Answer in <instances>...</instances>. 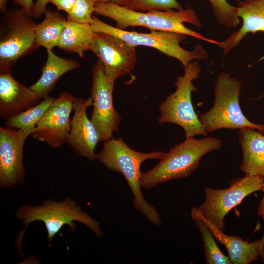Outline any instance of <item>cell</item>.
<instances>
[{
    "label": "cell",
    "mask_w": 264,
    "mask_h": 264,
    "mask_svg": "<svg viewBox=\"0 0 264 264\" xmlns=\"http://www.w3.org/2000/svg\"><path fill=\"white\" fill-rule=\"evenodd\" d=\"M114 21L115 27L125 30L131 26H143L151 30L176 32L191 36L216 45L220 42L208 39L186 27L184 22L201 27V24L192 8L181 10L139 12L110 2H97L94 13Z\"/></svg>",
    "instance_id": "1"
},
{
    "label": "cell",
    "mask_w": 264,
    "mask_h": 264,
    "mask_svg": "<svg viewBox=\"0 0 264 264\" xmlns=\"http://www.w3.org/2000/svg\"><path fill=\"white\" fill-rule=\"evenodd\" d=\"M165 152L141 153L129 147L121 138L113 137L104 141L96 159L108 169L121 173L126 179L133 196V206L153 224L161 226V220L155 208L144 198L141 190L142 163L149 159H161Z\"/></svg>",
    "instance_id": "2"
},
{
    "label": "cell",
    "mask_w": 264,
    "mask_h": 264,
    "mask_svg": "<svg viewBox=\"0 0 264 264\" xmlns=\"http://www.w3.org/2000/svg\"><path fill=\"white\" fill-rule=\"evenodd\" d=\"M221 146V140L215 137H186L184 142L166 153L156 165L142 173L141 187L149 190L161 183L190 176L205 154L219 150Z\"/></svg>",
    "instance_id": "3"
},
{
    "label": "cell",
    "mask_w": 264,
    "mask_h": 264,
    "mask_svg": "<svg viewBox=\"0 0 264 264\" xmlns=\"http://www.w3.org/2000/svg\"><path fill=\"white\" fill-rule=\"evenodd\" d=\"M242 84L226 72L220 73L215 82L212 107L198 115L207 133L221 129H255L264 134V124L251 122L243 114L239 103Z\"/></svg>",
    "instance_id": "4"
},
{
    "label": "cell",
    "mask_w": 264,
    "mask_h": 264,
    "mask_svg": "<svg viewBox=\"0 0 264 264\" xmlns=\"http://www.w3.org/2000/svg\"><path fill=\"white\" fill-rule=\"evenodd\" d=\"M16 216L25 225V228L19 234L16 242L20 254H21V242L25 229L29 224L36 220L42 221L45 224L49 243L64 225H68L74 231L76 228L74 223L75 221L87 226L98 237L103 234L99 222L83 212L73 200L69 198L60 202L47 200L41 205L37 206L22 207L18 210Z\"/></svg>",
    "instance_id": "5"
},
{
    "label": "cell",
    "mask_w": 264,
    "mask_h": 264,
    "mask_svg": "<svg viewBox=\"0 0 264 264\" xmlns=\"http://www.w3.org/2000/svg\"><path fill=\"white\" fill-rule=\"evenodd\" d=\"M184 75L178 76L175 83V91L168 96L159 106L158 123H171L180 126L186 137L207 134L201 124L193 106L191 94L198 90L193 84L199 77L201 67L197 61L184 67Z\"/></svg>",
    "instance_id": "6"
},
{
    "label": "cell",
    "mask_w": 264,
    "mask_h": 264,
    "mask_svg": "<svg viewBox=\"0 0 264 264\" xmlns=\"http://www.w3.org/2000/svg\"><path fill=\"white\" fill-rule=\"evenodd\" d=\"M32 16L21 7L8 10L0 25V73L11 72L22 58L39 46L36 37V23Z\"/></svg>",
    "instance_id": "7"
},
{
    "label": "cell",
    "mask_w": 264,
    "mask_h": 264,
    "mask_svg": "<svg viewBox=\"0 0 264 264\" xmlns=\"http://www.w3.org/2000/svg\"><path fill=\"white\" fill-rule=\"evenodd\" d=\"M95 32L110 34L120 38L129 44L146 46L157 49L161 53L179 61L183 67L194 60L209 58L206 50L201 44H198L192 50L182 48L180 44L187 35L173 32L151 30L150 33H140L121 30L107 24L93 16L91 24Z\"/></svg>",
    "instance_id": "8"
},
{
    "label": "cell",
    "mask_w": 264,
    "mask_h": 264,
    "mask_svg": "<svg viewBox=\"0 0 264 264\" xmlns=\"http://www.w3.org/2000/svg\"><path fill=\"white\" fill-rule=\"evenodd\" d=\"M264 186L263 177L245 174L243 177L234 180L226 189L206 187L205 200L197 208L207 220L220 230L224 231V219L227 214L247 196L263 191Z\"/></svg>",
    "instance_id": "9"
},
{
    "label": "cell",
    "mask_w": 264,
    "mask_h": 264,
    "mask_svg": "<svg viewBox=\"0 0 264 264\" xmlns=\"http://www.w3.org/2000/svg\"><path fill=\"white\" fill-rule=\"evenodd\" d=\"M114 86V82L106 76L102 63L97 61L92 68L90 97L93 108L90 119L97 131L100 142L113 138L121 121L113 105Z\"/></svg>",
    "instance_id": "10"
},
{
    "label": "cell",
    "mask_w": 264,
    "mask_h": 264,
    "mask_svg": "<svg viewBox=\"0 0 264 264\" xmlns=\"http://www.w3.org/2000/svg\"><path fill=\"white\" fill-rule=\"evenodd\" d=\"M136 47L113 35L95 32L89 50L102 63L106 76L114 82L134 69L137 61Z\"/></svg>",
    "instance_id": "11"
},
{
    "label": "cell",
    "mask_w": 264,
    "mask_h": 264,
    "mask_svg": "<svg viewBox=\"0 0 264 264\" xmlns=\"http://www.w3.org/2000/svg\"><path fill=\"white\" fill-rule=\"evenodd\" d=\"M76 99L68 92L60 94L38 122L30 135L52 148L61 147L66 142L70 130V114Z\"/></svg>",
    "instance_id": "12"
},
{
    "label": "cell",
    "mask_w": 264,
    "mask_h": 264,
    "mask_svg": "<svg viewBox=\"0 0 264 264\" xmlns=\"http://www.w3.org/2000/svg\"><path fill=\"white\" fill-rule=\"evenodd\" d=\"M32 132L0 127V185L10 188L21 184L25 172L23 151L25 142Z\"/></svg>",
    "instance_id": "13"
},
{
    "label": "cell",
    "mask_w": 264,
    "mask_h": 264,
    "mask_svg": "<svg viewBox=\"0 0 264 264\" xmlns=\"http://www.w3.org/2000/svg\"><path fill=\"white\" fill-rule=\"evenodd\" d=\"M93 105L90 97L76 98L73 106V115L66 143L78 155L89 160L96 159L95 151L100 142L97 131L87 115V109Z\"/></svg>",
    "instance_id": "14"
},
{
    "label": "cell",
    "mask_w": 264,
    "mask_h": 264,
    "mask_svg": "<svg viewBox=\"0 0 264 264\" xmlns=\"http://www.w3.org/2000/svg\"><path fill=\"white\" fill-rule=\"evenodd\" d=\"M40 98L12 76L0 73V118L7 119L37 104Z\"/></svg>",
    "instance_id": "15"
},
{
    "label": "cell",
    "mask_w": 264,
    "mask_h": 264,
    "mask_svg": "<svg viewBox=\"0 0 264 264\" xmlns=\"http://www.w3.org/2000/svg\"><path fill=\"white\" fill-rule=\"evenodd\" d=\"M191 217L194 220H201L207 224L216 239L226 248L232 264H249L261 258L264 261V251L260 248L259 240L250 242L239 236L224 234L203 217L196 207L191 209Z\"/></svg>",
    "instance_id": "16"
},
{
    "label": "cell",
    "mask_w": 264,
    "mask_h": 264,
    "mask_svg": "<svg viewBox=\"0 0 264 264\" xmlns=\"http://www.w3.org/2000/svg\"><path fill=\"white\" fill-rule=\"evenodd\" d=\"M237 15L242 20L241 27L218 45L223 50V59L238 46L248 33L264 32V0H244L238 3ZM264 59V57L261 59Z\"/></svg>",
    "instance_id": "17"
},
{
    "label": "cell",
    "mask_w": 264,
    "mask_h": 264,
    "mask_svg": "<svg viewBox=\"0 0 264 264\" xmlns=\"http://www.w3.org/2000/svg\"><path fill=\"white\" fill-rule=\"evenodd\" d=\"M238 141L242 154L241 170L245 174L259 175L264 178V135L257 130L238 129Z\"/></svg>",
    "instance_id": "18"
},
{
    "label": "cell",
    "mask_w": 264,
    "mask_h": 264,
    "mask_svg": "<svg viewBox=\"0 0 264 264\" xmlns=\"http://www.w3.org/2000/svg\"><path fill=\"white\" fill-rule=\"evenodd\" d=\"M46 51L47 59L42 68L41 75L30 87L41 99L48 96L62 75L80 67V64L75 60L61 57L52 50Z\"/></svg>",
    "instance_id": "19"
},
{
    "label": "cell",
    "mask_w": 264,
    "mask_h": 264,
    "mask_svg": "<svg viewBox=\"0 0 264 264\" xmlns=\"http://www.w3.org/2000/svg\"><path fill=\"white\" fill-rule=\"evenodd\" d=\"M94 34L91 24L67 20L57 47L83 57L85 53L89 50V45Z\"/></svg>",
    "instance_id": "20"
},
{
    "label": "cell",
    "mask_w": 264,
    "mask_h": 264,
    "mask_svg": "<svg viewBox=\"0 0 264 264\" xmlns=\"http://www.w3.org/2000/svg\"><path fill=\"white\" fill-rule=\"evenodd\" d=\"M67 18L55 11L46 10L43 21L35 28L38 45L46 50L57 46L62 33L67 22Z\"/></svg>",
    "instance_id": "21"
},
{
    "label": "cell",
    "mask_w": 264,
    "mask_h": 264,
    "mask_svg": "<svg viewBox=\"0 0 264 264\" xmlns=\"http://www.w3.org/2000/svg\"><path fill=\"white\" fill-rule=\"evenodd\" d=\"M54 99L48 96L34 106L5 120V127L33 132L37 124L51 106Z\"/></svg>",
    "instance_id": "22"
},
{
    "label": "cell",
    "mask_w": 264,
    "mask_h": 264,
    "mask_svg": "<svg viewBox=\"0 0 264 264\" xmlns=\"http://www.w3.org/2000/svg\"><path fill=\"white\" fill-rule=\"evenodd\" d=\"M202 241L206 263L207 264H232L228 257L225 255L218 247L215 237L207 224L201 220H196Z\"/></svg>",
    "instance_id": "23"
},
{
    "label": "cell",
    "mask_w": 264,
    "mask_h": 264,
    "mask_svg": "<svg viewBox=\"0 0 264 264\" xmlns=\"http://www.w3.org/2000/svg\"><path fill=\"white\" fill-rule=\"evenodd\" d=\"M218 22L227 27H234L240 23L236 6L226 0H208Z\"/></svg>",
    "instance_id": "24"
},
{
    "label": "cell",
    "mask_w": 264,
    "mask_h": 264,
    "mask_svg": "<svg viewBox=\"0 0 264 264\" xmlns=\"http://www.w3.org/2000/svg\"><path fill=\"white\" fill-rule=\"evenodd\" d=\"M125 7L139 12L184 9L176 0H128Z\"/></svg>",
    "instance_id": "25"
},
{
    "label": "cell",
    "mask_w": 264,
    "mask_h": 264,
    "mask_svg": "<svg viewBox=\"0 0 264 264\" xmlns=\"http://www.w3.org/2000/svg\"><path fill=\"white\" fill-rule=\"evenodd\" d=\"M96 2L94 0H77L71 10L67 14L68 21L91 24L93 22Z\"/></svg>",
    "instance_id": "26"
},
{
    "label": "cell",
    "mask_w": 264,
    "mask_h": 264,
    "mask_svg": "<svg viewBox=\"0 0 264 264\" xmlns=\"http://www.w3.org/2000/svg\"><path fill=\"white\" fill-rule=\"evenodd\" d=\"M77 0H49L58 11H63L68 14L72 9Z\"/></svg>",
    "instance_id": "27"
},
{
    "label": "cell",
    "mask_w": 264,
    "mask_h": 264,
    "mask_svg": "<svg viewBox=\"0 0 264 264\" xmlns=\"http://www.w3.org/2000/svg\"><path fill=\"white\" fill-rule=\"evenodd\" d=\"M49 0H36L34 3L32 17L34 18L39 19L46 11L47 4Z\"/></svg>",
    "instance_id": "28"
},
{
    "label": "cell",
    "mask_w": 264,
    "mask_h": 264,
    "mask_svg": "<svg viewBox=\"0 0 264 264\" xmlns=\"http://www.w3.org/2000/svg\"><path fill=\"white\" fill-rule=\"evenodd\" d=\"M13 3L23 9L28 14L32 16L34 5L33 0H13Z\"/></svg>",
    "instance_id": "29"
},
{
    "label": "cell",
    "mask_w": 264,
    "mask_h": 264,
    "mask_svg": "<svg viewBox=\"0 0 264 264\" xmlns=\"http://www.w3.org/2000/svg\"><path fill=\"white\" fill-rule=\"evenodd\" d=\"M97 2H110L115 3L121 6H126L128 0H94Z\"/></svg>",
    "instance_id": "30"
},
{
    "label": "cell",
    "mask_w": 264,
    "mask_h": 264,
    "mask_svg": "<svg viewBox=\"0 0 264 264\" xmlns=\"http://www.w3.org/2000/svg\"><path fill=\"white\" fill-rule=\"evenodd\" d=\"M264 193V196L260 201L258 208V215L261 216L264 214V186L262 191Z\"/></svg>",
    "instance_id": "31"
},
{
    "label": "cell",
    "mask_w": 264,
    "mask_h": 264,
    "mask_svg": "<svg viewBox=\"0 0 264 264\" xmlns=\"http://www.w3.org/2000/svg\"><path fill=\"white\" fill-rule=\"evenodd\" d=\"M9 0H0V11L3 15L8 10L7 3Z\"/></svg>",
    "instance_id": "32"
},
{
    "label": "cell",
    "mask_w": 264,
    "mask_h": 264,
    "mask_svg": "<svg viewBox=\"0 0 264 264\" xmlns=\"http://www.w3.org/2000/svg\"><path fill=\"white\" fill-rule=\"evenodd\" d=\"M261 217L264 220V214L261 216ZM259 247L262 251H264V233L262 238L259 240Z\"/></svg>",
    "instance_id": "33"
},
{
    "label": "cell",
    "mask_w": 264,
    "mask_h": 264,
    "mask_svg": "<svg viewBox=\"0 0 264 264\" xmlns=\"http://www.w3.org/2000/svg\"><path fill=\"white\" fill-rule=\"evenodd\" d=\"M235 0L236 2H238V3L239 2L241 1V0Z\"/></svg>",
    "instance_id": "34"
}]
</instances>
